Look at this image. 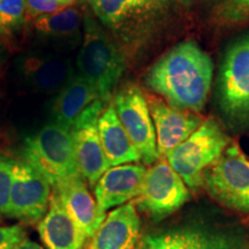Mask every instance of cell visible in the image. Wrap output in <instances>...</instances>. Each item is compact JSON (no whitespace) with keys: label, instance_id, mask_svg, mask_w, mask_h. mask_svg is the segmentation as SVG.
<instances>
[{"label":"cell","instance_id":"603a6c76","mask_svg":"<svg viewBox=\"0 0 249 249\" xmlns=\"http://www.w3.org/2000/svg\"><path fill=\"white\" fill-rule=\"evenodd\" d=\"M17 160L0 154V213L8 216L13 173Z\"/></svg>","mask_w":249,"mask_h":249},{"label":"cell","instance_id":"7c38bea8","mask_svg":"<svg viewBox=\"0 0 249 249\" xmlns=\"http://www.w3.org/2000/svg\"><path fill=\"white\" fill-rule=\"evenodd\" d=\"M148 105L154 121L160 158L166 157L170 151L188 139L204 121L194 112L174 107L157 98H151Z\"/></svg>","mask_w":249,"mask_h":249},{"label":"cell","instance_id":"d6986e66","mask_svg":"<svg viewBox=\"0 0 249 249\" xmlns=\"http://www.w3.org/2000/svg\"><path fill=\"white\" fill-rule=\"evenodd\" d=\"M33 23L37 35L43 38L74 45L82 39V14L75 7H64Z\"/></svg>","mask_w":249,"mask_h":249},{"label":"cell","instance_id":"e0dca14e","mask_svg":"<svg viewBox=\"0 0 249 249\" xmlns=\"http://www.w3.org/2000/svg\"><path fill=\"white\" fill-rule=\"evenodd\" d=\"M98 130L110 167L139 163L141 160L140 154L121 124L113 105L103 111L98 120Z\"/></svg>","mask_w":249,"mask_h":249},{"label":"cell","instance_id":"2e32d148","mask_svg":"<svg viewBox=\"0 0 249 249\" xmlns=\"http://www.w3.org/2000/svg\"><path fill=\"white\" fill-rule=\"evenodd\" d=\"M53 191L57 192L71 219L82 230L87 238L91 239L107 213L98 209L97 202L90 194L85 178L80 177Z\"/></svg>","mask_w":249,"mask_h":249},{"label":"cell","instance_id":"3957f363","mask_svg":"<svg viewBox=\"0 0 249 249\" xmlns=\"http://www.w3.org/2000/svg\"><path fill=\"white\" fill-rule=\"evenodd\" d=\"M76 68L77 74L93 87L102 102L110 98L124 71V60L119 49L89 15L83 24Z\"/></svg>","mask_w":249,"mask_h":249},{"label":"cell","instance_id":"9a60e30c","mask_svg":"<svg viewBox=\"0 0 249 249\" xmlns=\"http://www.w3.org/2000/svg\"><path fill=\"white\" fill-rule=\"evenodd\" d=\"M37 230L46 249H82L88 240L54 191L50 198L48 213L38 223Z\"/></svg>","mask_w":249,"mask_h":249},{"label":"cell","instance_id":"9c48e42d","mask_svg":"<svg viewBox=\"0 0 249 249\" xmlns=\"http://www.w3.org/2000/svg\"><path fill=\"white\" fill-rule=\"evenodd\" d=\"M52 187L42 173L24 160H17L8 216L26 223L40 222L49 210Z\"/></svg>","mask_w":249,"mask_h":249},{"label":"cell","instance_id":"d6a6232c","mask_svg":"<svg viewBox=\"0 0 249 249\" xmlns=\"http://www.w3.org/2000/svg\"><path fill=\"white\" fill-rule=\"evenodd\" d=\"M2 1V0H0V2H1Z\"/></svg>","mask_w":249,"mask_h":249},{"label":"cell","instance_id":"ba28073f","mask_svg":"<svg viewBox=\"0 0 249 249\" xmlns=\"http://www.w3.org/2000/svg\"><path fill=\"white\" fill-rule=\"evenodd\" d=\"M112 105L141 160L147 165L155 164L160 155L154 121L143 92L135 86L124 87L117 93Z\"/></svg>","mask_w":249,"mask_h":249},{"label":"cell","instance_id":"5bb4252c","mask_svg":"<svg viewBox=\"0 0 249 249\" xmlns=\"http://www.w3.org/2000/svg\"><path fill=\"white\" fill-rule=\"evenodd\" d=\"M143 165L124 164L110 167L95 185V197L103 213L136 198L141 191L144 174Z\"/></svg>","mask_w":249,"mask_h":249},{"label":"cell","instance_id":"ac0fdd59","mask_svg":"<svg viewBox=\"0 0 249 249\" xmlns=\"http://www.w3.org/2000/svg\"><path fill=\"white\" fill-rule=\"evenodd\" d=\"M98 99L99 96L93 87L76 73L52 103L53 121L71 128L77 118Z\"/></svg>","mask_w":249,"mask_h":249},{"label":"cell","instance_id":"52a82bcc","mask_svg":"<svg viewBox=\"0 0 249 249\" xmlns=\"http://www.w3.org/2000/svg\"><path fill=\"white\" fill-rule=\"evenodd\" d=\"M191 194L189 188L165 158L147 170L135 205L154 222H160L178 211Z\"/></svg>","mask_w":249,"mask_h":249},{"label":"cell","instance_id":"ffe728a7","mask_svg":"<svg viewBox=\"0 0 249 249\" xmlns=\"http://www.w3.org/2000/svg\"><path fill=\"white\" fill-rule=\"evenodd\" d=\"M180 233L183 249H241L238 238L220 230L194 225Z\"/></svg>","mask_w":249,"mask_h":249},{"label":"cell","instance_id":"44dd1931","mask_svg":"<svg viewBox=\"0 0 249 249\" xmlns=\"http://www.w3.org/2000/svg\"><path fill=\"white\" fill-rule=\"evenodd\" d=\"M91 6L99 20L112 27L119 26L132 12L129 0H98Z\"/></svg>","mask_w":249,"mask_h":249},{"label":"cell","instance_id":"7402d4cb","mask_svg":"<svg viewBox=\"0 0 249 249\" xmlns=\"http://www.w3.org/2000/svg\"><path fill=\"white\" fill-rule=\"evenodd\" d=\"M24 22V0H2L0 2V35H8Z\"/></svg>","mask_w":249,"mask_h":249},{"label":"cell","instance_id":"277c9868","mask_svg":"<svg viewBox=\"0 0 249 249\" xmlns=\"http://www.w3.org/2000/svg\"><path fill=\"white\" fill-rule=\"evenodd\" d=\"M231 140L216 120L208 119L165 160L181 177L189 189L197 192L203 186L205 171L222 157Z\"/></svg>","mask_w":249,"mask_h":249},{"label":"cell","instance_id":"83f0119b","mask_svg":"<svg viewBox=\"0 0 249 249\" xmlns=\"http://www.w3.org/2000/svg\"><path fill=\"white\" fill-rule=\"evenodd\" d=\"M167 0H129L130 9L133 11H138V9H150L160 6Z\"/></svg>","mask_w":249,"mask_h":249},{"label":"cell","instance_id":"4dcf8cb0","mask_svg":"<svg viewBox=\"0 0 249 249\" xmlns=\"http://www.w3.org/2000/svg\"><path fill=\"white\" fill-rule=\"evenodd\" d=\"M89 1H90V4L93 5V4H95V2H97L98 0H89Z\"/></svg>","mask_w":249,"mask_h":249},{"label":"cell","instance_id":"f546056e","mask_svg":"<svg viewBox=\"0 0 249 249\" xmlns=\"http://www.w3.org/2000/svg\"><path fill=\"white\" fill-rule=\"evenodd\" d=\"M57 1H58L60 5L64 6V7H66V6L73 4V2L75 1V0H57Z\"/></svg>","mask_w":249,"mask_h":249},{"label":"cell","instance_id":"8fae6325","mask_svg":"<svg viewBox=\"0 0 249 249\" xmlns=\"http://www.w3.org/2000/svg\"><path fill=\"white\" fill-rule=\"evenodd\" d=\"M18 75L28 87L42 93L59 92L75 75L67 58L52 53H28L18 59Z\"/></svg>","mask_w":249,"mask_h":249},{"label":"cell","instance_id":"6da1fadb","mask_svg":"<svg viewBox=\"0 0 249 249\" xmlns=\"http://www.w3.org/2000/svg\"><path fill=\"white\" fill-rule=\"evenodd\" d=\"M213 65L194 40L180 43L152 66L145 82L167 101L185 111L203 110L213 82Z\"/></svg>","mask_w":249,"mask_h":249},{"label":"cell","instance_id":"f1b7e54d","mask_svg":"<svg viewBox=\"0 0 249 249\" xmlns=\"http://www.w3.org/2000/svg\"><path fill=\"white\" fill-rule=\"evenodd\" d=\"M17 249H45V248H43L42 246H39L38 244H36V242L31 241L29 239L26 238L20 245L18 246Z\"/></svg>","mask_w":249,"mask_h":249},{"label":"cell","instance_id":"1f68e13d","mask_svg":"<svg viewBox=\"0 0 249 249\" xmlns=\"http://www.w3.org/2000/svg\"><path fill=\"white\" fill-rule=\"evenodd\" d=\"M183 1H189V0H183Z\"/></svg>","mask_w":249,"mask_h":249},{"label":"cell","instance_id":"484cf974","mask_svg":"<svg viewBox=\"0 0 249 249\" xmlns=\"http://www.w3.org/2000/svg\"><path fill=\"white\" fill-rule=\"evenodd\" d=\"M26 22H35L39 18L58 12L64 8L57 0H24Z\"/></svg>","mask_w":249,"mask_h":249},{"label":"cell","instance_id":"30bf717a","mask_svg":"<svg viewBox=\"0 0 249 249\" xmlns=\"http://www.w3.org/2000/svg\"><path fill=\"white\" fill-rule=\"evenodd\" d=\"M102 113L103 102L98 99L77 118L71 127L80 172L90 186H95L110 169L98 130Z\"/></svg>","mask_w":249,"mask_h":249},{"label":"cell","instance_id":"7a4b0ae2","mask_svg":"<svg viewBox=\"0 0 249 249\" xmlns=\"http://www.w3.org/2000/svg\"><path fill=\"white\" fill-rule=\"evenodd\" d=\"M24 161L45 177L52 189L80 178L71 128L55 121L46 124L26 139Z\"/></svg>","mask_w":249,"mask_h":249},{"label":"cell","instance_id":"d4e9b609","mask_svg":"<svg viewBox=\"0 0 249 249\" xmlns=\"http://www.w3.org/2000/svg\"><path fill=\"white\" fill-rule=\"evenodd\" d=\"M141 249H183L180 231L143 236Z\"/></svg>","mask_w":249,"mask_h":249},{"label":"cell","instance_id":"8992f818","mask_svg":"<svg viewBox=\"0 0 249 249\" xmlns=\"http://www.w3.org/2000/svg\"><path fill=\"white\" fill-rule=\"evenodd\" d=\"M203 187L214 201L236 213H249V160L236 144L205 171Z\"/></svg>","mask_w":249,"mask_h":249},{"label":"cell","instance_id":"4316f807","mask_svg":"<svg viewBox=\"0 0 249 249\" xmlns=\"http://www.w3.org/2000/svg\"><path fill=\"white\" fill-rule=\"evenodd\" d=\"M24 239L26 232L22 226H0V249H17Z\"/></svg>","mask_w":249,"mask_h":249},{"label":"cell","instance_id":"cb8c5ba5","mask_svg":"<svg viewBox=\"0 0 249 249\" xmlns=\"http://www.w3.org/2000/svg\"><path fill=\"white\" fill-rule=\"evenodd\" d=\"M216 12L223 20L239 22L249 18V0H218Z\"/></svg>","mask_w":249,"mask_h":249},{"label":"cell","instance_id":"4fadbf2b","mask_svg":"<svg viewBox=\"0 0 249 249\" xmlns=\"http://www.w3.org/2000/svg\"><path fill=\"white\" fill-rule=\"evenodd\" d=\"M141 219L134 202L121 205L105 217L87 249H141Z\"/></svg>","mask_w":249,"mask_h":249},{"label":"cell","instance_id":"5b68a950","mask_svg":"<svg viewBox=\"0 0 249 249\" xmlns=\"http://www.w3.org/2000/svg\"><path fill=\"white\" fill-rule=\"evenodd\" d=\"M218 99L231 128H249V35L234 43L224 58Z\"/></svg>","mask_w":249,"mask_h":249}]
</instances>
